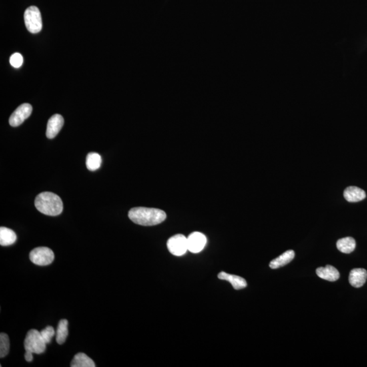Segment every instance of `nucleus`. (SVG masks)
Wrapping results in <instances>:
<instances>
[{"instance_id":"f257e3e1","label":"nucleus","mask_w":367,"mask_h":367,"mask_svg":"<svg viewBox=\"0 0 367 367\" xmlns=\"http://www.w3.org/2000/svg\"><path fill=\"white\" fill-rule=\"evenodd\" d=\"M166 213L161 209L134 207L129 211V218L135 224L142 226H154L160 224L166 219Z\"/></svg>"},{"instance_id":"f03ea898","label":"nucleus","mask_w":367,"mask_h":367,"mask_svg":"<svg viewBox=\"0 0 367 367\" xmlns=\"http://www.w3.org/2000/svg\"><path fill=\"white\" fill-rule=\"evenodd\" d=\"M35 206L40 212L51 216L61 214L63 209L61 199L51 192H44L38 195L35 199Z\"/></svg>"},{"instance_id":"7ed1b4c3","label":"nucleus","mask_w":367,"mask_h":367,"mask_svg":"<svg viewBox=\"0 0 367 367\" xmlns=\"http://www.w3.org/2000/svg\"><path fill=\"white\" fill-rule=\"evenodd\" d=\"M24 347L25 351H29L33 354H41L45 352L47 344L43 340L41 332L35 329H31L26 335Z\"/></svg>"},{"instance_id":"20e7f679","label":"nucleus","mask_w":367,"mask_h":367,"mask_svg":"<svg viewBox=\"0 0 367 367\" xmlns=\"http://www.w3.org/2000/svg\"><path fill=\"white\" fill-rule=\"evenodd\" d=\"M24 21L30 33H39L43 29L41 13L36 7H30L26 9L24 13Z\"/></svg>"},{"instance_id":"39448f33","label":"nucleus","mask_w":367,"mask_h":367,"mask_svg":"<svg viewBox=\"0 0 367 367\" xmlns=\"http://www.w3.org/2000/svg\"><path fill=\"white\" fill-rule=\"evenodd\" d=\"M30 261L39 266H47L53 263L55 254L51 249L39 247L33 249L29 254Z\"/></svg>"},{"instance_id":"423d86ee","label":"nucleus","mask_w":367,"mask_h":367,"mask_svg":"<svg viewBox=\"0 0 367 367\" xmlns=\"http://www.w3.org/2000/svg\"><path fill=\"white\" fill-rule=\"evenodd\" d=\"M167 245L169 252L175 256H182L189 250L188 240L183 235L177 234L171 237Z\"/></svg>"},{"instance_id":"0eeeda50","label":"nucleus","mask_w":367,"mask_h":367,"mask_svg":"<svg viewBox=\"0 0 367 367\" xmlns=\"http://www.w3.org/2000/svg\"><path fill=\"white\" fill-rule=\"evenodd\" d=\"M32 109V106L29 103H23L19 105L10 117V125L14 127L19 126L30 117Z\"/></svg>"},{"instance_id":"6e6552de","label":"nucleus","mask_w":367,"mask_h":367,"mask_svg":"<svg viewBox=\"0 0 367 367\" xmlns=\"http://www.w3.org/2000/svg\"><path fill=\"white\" fill-rule=\"evenodd\" d=\"M187 240L189 250L192 253L200 252L205 248L207 242L206 237L199 232L191 233L189 237H187Z\"/></svg>"},{"instance_id":"1a4fd4ad","label":"nucleus","mask_w":367,"mask_h":367,"mask_svg":"<svg viewBox=\"0 0 367 367\" xmlns=\"http://www.w3.org/2000/svg\"><path fill=\"white\" fill-rule=\"evenodd\" d=\"M64 124V119L62 116L55 115L52 116L48 121L47 132L46 135L49 139H53L57 136Z\"/></svg>"},{"instance_id":"9d476101","label":"nucleus","mask_w":367,"mask_h":367,"mask_svg":"<svg viewBox=\"0 0 367 367\" xmlns=\"http://www.w3.org/2000/svg\"><path fill=\"white\" fill-rule=\"evenodd\" d=\"M367 271L366 269L357 268L350 271L349 282L354 288H360L366 282Z\"/></svg>"},{"instance_id":"9b49d317","label":"nucleus","mask_w":367,"mask_h":367,"mask_svg":"<svg viewBox=\"0 0 367 367\" xmlns=\"http://www.w3.org/2000/svg\"><path fill=\"white\" fill-rule=\"evenodd\" d=\"M316 273L319 278L329 282H335L340 278V274L338 269L331 265L325 267H319L316 269Z\"/></svg>"},{"instance_id":"f8f14e48","label":"nucleus","mask_w":367,"mask_h":367,"mask_svg":"<svg viewBox=\"0 0 367 367\" xmlns=\"http://www.w3.org/2000/svg\"><path fill=\"white\" fill-rule=\"evenodd\" d=\"M344 196L348 202H358L366 198V193L358 187H349L344 191Z\"/></svg>"},{"instance_id":"ddd939ff","label":"nucleus","mask_w":367,"mask_h":367,"mask_svg":"<svg viewBox=\"0 0 367 367\" xmlns=\"http://www.w3.org/2000/svg\"><path fill=\"white\" fill-rule=\"evenodd\" d=\"M218 277L220 280H226L227 282H230L235 290H241L247 286L246 280L237 275L229 274V273L222 271L219 273Z\"/></svg>"},{"instance_id":"4468645a","label":"nucleus","mask_w":367,"mask_h":367,"mask_svg":"<svg viewBox=\"0 0 367 367\" xmlns=\"http://www.w3.org/2000/svg\"><path fill=\"white\" fill-rule=\"evenodd\" d=\"M295 252L292 250H287L283 253L282 255L271 261L269 267L271 269H278L280 267H284L285 265L290 263L295 258Z\"/></svg>"},{"instance_id":"2eb2a0df","label":"nucleus","mask_w":367,"mask_h":367,"mask_svg":"<svg viewBox=\"0 0 367 367\" xmlns=\"http://www.w3.org/2000/svg\"><path fill=\"white\" fill-rule=\"evenodd\" d=\"M17 240V235L11 229L2 227L0 228V244L3 246L13 245Z\"/></svg>"},{"instance_id":"dca6fc26","label":"nucleus","mask_w":367,"mask_h":367,"mask_svg":"<svg viewBox=\"0 0 367 367\" xmlns=\"http://www.w3.org/2000/svg\"><path fill=\"white\" fill-rule=\"evenodd\" d=\"M70 366L71 367H95L96 366V365L87 354H84V353H78L74 357Z\"/></svg>"},{"instance_id":"f3484780","label":"nucleus","mask_w":367,"mask_h":367,"mask_svg":"<svg viewBox=\"0 0 367 367\" xmlns=\"http://www.w3.org/2000/svg\"><path fill=\"white\" fill-rule=\"evenodd\" d=\"M356 241L351 237L339 239L337 242L338 250L345 254H350L356 248Z\"/></svg>"},{"instance_id":"a211bd4d","label":"nucleus","mask_w":367,"mask_h":367,"mask_svg":"<svg viewBox=\"0 0 367 367\" xmlns=\"http://www.w3.org/2000/svg\"><path fill=\"white\" fill-rule=\"evenodd\" d=\"M68 333V321L65 319L60 320L56 332V342L59 345L64 344Z\"/></svg>"},{"instance_id":"6ab92c4d","label":"nucleus","mask_w":367,"mask_h":367,"mask_svg":"<svg viewBox=\"0 0 367 367\" xmlns=\"http://www.w3.org/2000/svg\"><path fill=\"white\" fill-rule=\"evenodd\" d=\"M101 165V157L97 153H90L86 159V165L87 169L91 171H96Z\"/></svg>"},{"instance_id":"aec40b11","label":"nucleus","mask_w":367,"mask_h":367,"mask_svg":"<svg viewBox=\"0 0 367 367\" xmlns=\"http://www.w3.org/2000/svg\"><path fill=\"white\" fill-rule=\"evenodd\" d=\"M10 340L6 333L0 334V357L5 358L9 353Z\"/></svg>"},{"instance_id":"412c9836","label":"nucleus","mask_w":367,"mask_h":367,"mask_svg":"<svg viewBox=\"0 0 367 367\" xmlns=\"http://www.w3.org/2000/svg\"><path fill=\"white\" fill-rule=\"evenodd\" d=\"M41 334L46 344H48L51 343L52 339H53L54 335H55V331L54 330L53 327L49 326L41 331Z\"/></svg>"},{"instance_id":"4be33fe9","label":"nucleus","mask_w":367,"mask_h":367,"mask_svg":"<svg viewBox=\"0 0 367 367\" xmlns=\"http://www.w3.org/2000/svg\"><path fill=\"white\" fill-rule=\"evenodd\" d=\"M10 63H11L12 66L15 67V68H19L23 63V56L18 53L13 54L11 56V59H10Z\"/></svg>"},{"instance_id":"5701e85b","label":"nucleus","mask_w":367,"mask_h":367,"mask_svg":"<svg viewBox=\"0 0 367 367\" xmlns=\"http://www.w3.org/2000/svg\"><path fill=\"white\" fill-rule=\"evenodd\" d=\"M25 359L27 362H31L33 360V353L29 351H25Z\"/></svg>"}]
</instances>
